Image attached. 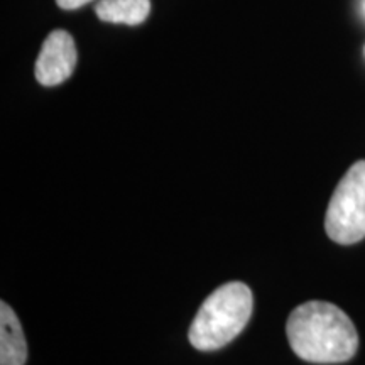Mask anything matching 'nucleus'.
Segmentation results:
<instances>
[{"mask_svg": "<svg viewBox=\"0 0 365 365\" xmlns=\"http://www.w3.org/2000/svg\"><path fill=\"white\" fill-rule=\"evenodd\" d=\"M289 346L312 364H341L357 354L359 333L349 314L327 301H308L286 323Z\"/></svg>", "mask_w": 365, "mask_h": 365, "instance_id": "nucleus-1", "label": "nucleus"}, {"mask_svg": "<svg viewBox=\"0 0 365 365\" xmlns=\"http://www.w3.org/2000/svg\"><path fill=\"white\" fill-rule=\"evenodd\" d=\"M254 296L245 282L234 281L217 287L196 312L188 340L200 352H213L230 344L247 327Z\"/></svg>", "mask_w": 365, "mask_h": 365, "instance_id": "nucleus-2", "label": "nucleus"}, {"mask_svg": "<svg viewBox=\"0 0 365 365\" xmlns=\"http://www.w3.org/2000/svg\"><path fill=\"white\" fill-rule=\"evenodd\" d=\"M325 230L340 245H352L365 239V161L355 163L333 191Z\"/></svg>", "mask_w": 365, "mask_h": 365, "instance_id": "nucleus-3", "label": "nucleus"}, {"mask_svg": "<svg viewBox=\"0 0 365 365\" xmlns=\"http://www.w3.org/2000/svg\"><path fill=\"white\" fill-rule=\"evenodd\" d=\"M78 54L75 41L66 31H53L44 39L38 61H36V80L43 86L65 83L75 71Z\"/></svg>", "mask_w": 365, "mask_h": 365, "instance_id": "nucleus-4", "label": "nucleus"}, {"mask_svg": "<svg viewBox=\"0 0 365 365\" xmlns=\"http://www.w3.org/2000/svg\"><path fill=\"white\" fill-rule=\"evenodd\" d=\"M27 341L22 325L6 301L0 303V365H24Z\"/></svg>", "mask_w": 365, "mask_h": 365, "instance_id": "nucleus-5", "label": "nucleus"}, {"mask_svg": "<svg viewBox=\"0 0 365 365\" xmlns=\"http://www.w3.org/2000/svg\"><path fill=\"white\" fill-rule=\"evenodd\" d=\"M95 12L103 22L137 26L148 19L150 0H100Z\"/></svg>", "mask_w": 365, "mask_h": 365, "instance_id": "nucleus-6", "label": "nucleus"}, {"mask_svg": "<svg viewBox=\"0 0 365 365\" xmlns=\"http://www.w3.org/2000/svg\"><path fill=\"white\" fill-rule=\"evenodd\" d=\"M91 2V0H56V4L65 11H75V9H80L86 6V4Z\"/></svg>", "mask_w": 365, "mask_h": 365, "instance_id": "nucleus-7", "label": "nucleus"}]
</instances>
